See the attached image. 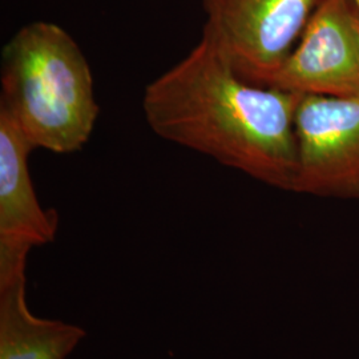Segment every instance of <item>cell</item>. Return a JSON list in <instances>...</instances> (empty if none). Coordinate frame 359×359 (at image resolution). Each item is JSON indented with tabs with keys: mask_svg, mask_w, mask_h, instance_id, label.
<instances>
[{
	"mask_svg": "<svg viewBox=\"0 0 359 359\" xmlns=\"http://www.w3.org/2000/svg\"><path fill=\"white\" fill-rule=\"evenodd\" d=\"M322 0H203L204 35L246 81L270 87Z\"/></svg>",
	"mask_w": 359,
	"mask_h": 359,
	"instance_id": "cell-3",
	"label": "cell"
},
{
	"mask_svg": "<svg viewBox=\"0 0 359 359\" xmlns=\"http://www.w3.org/2000/svg\"><path fill=\"white\" fill-rule=\"evenodd\" d=\"M4 108L34 148L80 151L95 128L99 105L87 57L62 27H22L1 52Z\"/></svg>",
	"mask_w": 359,
	"mask_h": 359,
	"instance_id": "cell-2",
	"label": "cell"
},
{
	"mask_svg": "<svg viewBox=\"0 0 359 359\" xmlns=\"http://www.w3.org/2000/svg\"><path fill=\"white\" fill-rule=\"evenodd\" d=\"M298 93L249 83L203 34L179 63L147 86L142 111L164 140L292 192Z\"/></svg>",
	"mask_w": 359,
	"mask_h": 359,
	"instance_id": "cell-1",
	"label": "cell"
},
{
	"mask_svg": "<svg viewBox=\"0 0 359 359\" xmlns=\"http://www.w3.org/2000/svg\"><path fill=\"white\" fill-rule=\"evenodd\" d=\"M292 192L359 203V96L301 95Z\"/></svg>",
	"mask_w": 359,
	"mask_h": 359,
	"instance_id": "cell-4",
	"label": "cell"
},
{
	"mask_svg": "<svg viewBox=\"0 0 359 359\" xmlns=\"http://www.w3.org/2000/svg\"><path fill=\"white\" fill-rule=\"evenodd\" d=\"M351 3L355 6V8H357V11L359 13V0H351Z\"/></svg>",
	"mask_w": 359,
	"mask_h": 359,
	"instance_id": "cell-8",
	"label": "cell"
},
{
	"mask_svg": "<svg viewBox=\"0 0 359 359\" xmlns=\"http://www.w3.org/2000/svg\"><path fill=\"white\" fill-rule=\"evenodd\" d=\"M34 149L13 116L0 107V238L35 248L55 240L59 216L39 203L28 165Z\"/></svg>",
	"mask_w": 359,
	"mask_h": 359,
	"instance_id": "cell-7",
	"label": "cell"
},
{
	"mask_svg": "<svg viewBox=\"0 0 359 359\" xmlns=\"http://www.w3.org/2000/svg\"><path fill=\"white\" fill-rule=\"evenodd\" d=\"M270 87L298 95L359 96V13L351 0H322Z\"/></svg>",
	"mask_w": 359,
	"mask_h": 359,
	"instance_id": "cell-5",
	"label": "cell"
},
{
	"mask_svg": "<svg viewBox=\"0 0 359 359\" xmlns=\"http://www.w3.org/2000/svg\"><path fill=\"white\" fill-rule=\"evenodd\" d=\"M34 246L0 238V359H67L84 339L76 325L40 318L27 305V257Z\"/></svg>",
	"mask_w": 359,
	"mask_h": 359,
	"instance_id": "cell-6",
	"label": "cell"
}]
</instances>
